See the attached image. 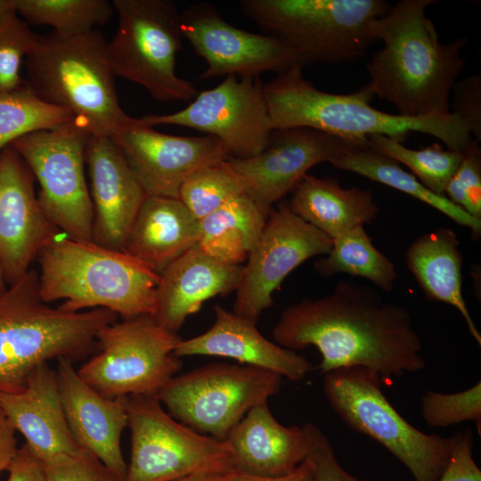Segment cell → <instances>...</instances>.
Returning a JSON list of instances; mask_svg holds the SVG:
<instances>
[{
	"instance_id": "6da1fadb",
	"label": "cell",
	"mask_w": 481,
	"mask_h": 481,
	"mask_svg": "<svg viewBox=\"0 0 481 481\" xmlns=\"http://www.w3.org/2000/svg\"><path fill=\"white\" fill-rule=\"evenodd\" d=\"M272 334L276 344L289 350L316 347L322 374L360 367L387 384L426 366L409 310L349 281H338L321 298H305L286 307Z\"/></svg>"
},
{
	"instance_id": "7a4b0ae2",
	"label": "cell",
	"mask_w": 481,
	"mask_h": 481,
	"mask_svg": "<svg viewBox=\"0 0 481 481\" xmlns=\"http://www.w3.org/2000/svg\"><path fill=\"white\" fill-rule=\"evenodd\" d=\"M435 3L399 1L372 24V37L382 41L383 47L366 64V86L402 116L450 114L452 91L465 68L461 51L467 38L440 41L425 13Z\"/></svg>"
},
{
	"instance_id": "3957f363",
	"label": "cell",
	"mask_w": 481,
	"mask_h": 481,
	"mask_svg": "<svg viewBox=\"0 0 481 481\" xmlns=\"http://www.w3.org/2000/svg\"><path fill=\"white\" fill-rule=\"evenodd\" d=\"M295 64L263 86L273 130L309 127L344 139L365 142L373 135L403 143L412 132L432 135L454 151H464L475 140L456 114L406 117L373 108V94L365 86L339 94L316 88Z\"/></svg>"
},
{
	"instance_id": "277c9868",
	"label": "cell",
	"mask_w": 481,
	"mask_h": 481,
	"mask_svg": "<svg viewBox=\"0 0 481 481\" xmlns=\"http://www.w3.org/2000/svg\"><path fill=\"white\" fill-rule=\"evenodd\" d=\"M118 317L105 308L69 312L51 306L41 298L37 272L30 269L0 296V393L23 390L42 363L89 355L101 329Z\"/></svg>"
},
{
	"instance_id": "5b68a950",
	"label": "cell",
	"mask_w": 481,
	"mask_h": 481,
	"mask_svg": "<svg viewBox=\"0 0 481 481\" xmlns=\"http://www.w3.org/2000/svg\"><path fill=\"white\" fill-rule=\"evenodd\" d=\"M39 293L47 304L81 312L105 308L122 319L152 315L160 274L123 251L92 240L56 238L39 253Z\"/></svg>"
},
{
	"instance_id": "8992f818",
	"label": "cell",
	"mask_w": 481,
	"mask_h": 481,
	"mask_svg": "<svg viewBox=\"0 0 481 481\" xmlns=\"http://www.w3.org/2000/svg\"><path fill=\"white\" fill-rule=\"evenodd\" d=\"M26 69V85L69 111L92 135L111 137L132 119L119 104L108 42L99 30L41 37L27 56Z\"/></svg>"
},
{
	"instance_id": "52a82bcc",
	"label": "cell",
	"mask_w": 481,
	"mask_h": 481,
	"mask_svg": "<svg viewBox=\"0 0 481 481\" xmlns=\"http://www.w3.org/2000/svg\"><path fill=\"white\" fill-rule=\"evenodd\" d=\"M240 6L266 35L293 49L305 66L360 59L375 41L373 22L389 10L384 0H241Z\"/></svg>"
},
{
	"instance_id": "ba28073f",
	"label": "cell",
	"mask_w": 481,
	"mask_h": 481,
	"mask_svg": "<svg viewBox=\"0 0 481 481\" xmlns=\"http://www.w3.org/2000/svg\"><path fill=\"white\" fill-rule=\"evenodd\" d=\"M327 400L350 428L382 444L415 481H437L452 450V437L426 434L411 425L388 402L380 378L360 367L323 374Z\"/></svg>"
},
{
	"instance_id": "9c48e42d",
	"label": "cell",
	"mask_w": 481,
	"mask_h": 481,
	"mask_svg": "<svg viewBox=\"0 0 481 481\" xmlns=\"http://www.w3.org/2000/svg\"><path fill=\"white\" fill-rule=\"evenodd\" d=\"M118 26L108 43L115 77L135 83L161 102L190 101L199 91L175 72L182 46L181 12L169 0H113Z\"/></svg>"
},
{
	"instance_id": "30bf717a",
	"label": "cell",
	"mask_w": 481,
	"mask_h": 481,
	"mask_svg": "<svg viewBox=\"0 0 481 481\" xmlns=\"http://www.w3.org/2000/svg\"><path fill=\"white\" fill-rule=\"evenodd\" d=\"M181 339L151 315L116 321L101 329L98 354L77 371L109 398L157 395L183 365L175 355Z\"/></svg>"
},
{
	"instance_id": "8fae6325",
	"label": "cell",
	"mask_w": 481,
	"mask_h": 481,
	"mask_svg": "<svg viewBox=\"0 0 481 481\" xmlns=\"http://www.w3.org/2000/svg\"><path fill=\"white\" fill-rule=\"evenodd\" d=\"M130 461L125 481H173L197 473H231L225 440L199 433L174 419L157 395L127 397Z\"/></svg>"
},
{
	"instance_id": "7c38bea8",
	"label": "cell",
	"mask_w": 481,
	"mask_h": 481,
	"mask_svg": "<svg viewBox=\"0 0 481 481\" xmlns=\"http://www.w3.org/2000/svg\"><path fill=\"white\" fill-rule=\"evenodd\" d=\"M282 379L253 366L211 363L175 375L157 396L179 422L224 440L249 410L280 391Z\"/></svg>"
},
{
	"instance_id": "4fadbf2b",
	"label": "cell",
	"mask_w": 481,
	"mask_h": 481,
	"mask_svg": "<svg viewBox=\"0 0 481 481\" xmlns=\"http://www.w3.org/2000/svg\"><path fill=\"white\" fill-rule=\"evenodd\" d=\"M90 133L73 118L23 135L11 145L39 184L37 200L47 218L69 238L92 240L94 209L85 175Z\"/></svg>"
},
{
	"instance_id": "5bb4252c",
	"label": "cell",
	"mask_w": 481,
	"mask_h": 481,
	"mask_svg": "<svg viewBox=\"0 0 481 481\" xmlns=\"http://www.w3.org/2000/svg\"><path fill=\"white\" fill-rule=\"evenodd\" d=\"M258 77H225L218 86L199 92L185 108L169 114L137 118L148 126H179L219 139L231 159H248L269 143L273 128Z\"/></svg>"
},
{
	"instance_id": "9a60e30c",
	"label": "cell",
	"mask_w": 481,
	"mask_h": 481,
	"mask_svg": "<svg viewBox=\"0 0 481 481\" xmlns=\"http://www.w3.org/2000/svg\"><path fill=\"white\" fill-rule=\"evenodd\" d=\"M332 240L304 221L281 201L272 208L261 235L249 252L232 312L255 322L273 305V294L295 268L327 255Z\"/></svg>"
},
{
	"instance_id": "2e32d148",
	"label": "cell",
	"mask_w": 481,
	"mask_h": 481,
	"mask_svg": "<svg viewBox=\"0 0 481 481\" xmlns=\"http://www.w3.org/2000/svg\"><path fill=\"white\" fill-rule=\"evenodd\" d=\"M368 144L369 140L351 141L309 127L276 129L260 153L228 163L241 178L245 194L268 216L273 205L292 192L312 167Z\"/></svg>"
},
{
	"instance_id": "e0dca14e",
	"label": "cell",
	"mask_w": 481,
	"mask_h": 481,
	"mask_svg": "<svg viewBox=\"0 0 481 481\" xmlns=\"http://www.w3.org/2000/svg\"><path fill=\"white\" fill-rule=\"evenodd\" d=\"M181 30L183 37L207 62L201 78L258 77L268 71L282 73L295 64L305 67L284 42L234 27L208 3L195 4L181 12Z\"/></svg>"
},
{
	"instance_id": "ac0fdd59",
	"label": "cell",
	"mask_w": 481,
	"mask_h": 481,
	"mask_svg": "<svg viewBox=\"0 0 481 481\" xmlns=\"http://www.w3.org/2000/svg\"><path fill=\"white\" fill-rule=\"evenodd\" d=\"M147 196L178 199L186 178L198 169L230 158L216 137L179 136L160 133L137 118L110 137Z\"/></svg>"
},
{
	"instance_id": "d6986e66",
	"label": "cell",
	"mask_w": 481,
	"mask_h": 481,
	"mask_svg": "<svg viewBox=\"0 0 481 481\" xmlns=\"http://www.w3.org/2000/svg\"><path fill=\"white\" fill-rule=\"evenodd\" d=\"M35 177L12 145L0 152V262L12 286L61 230L41 209Z\"/></svg>"
},
{
	"instance_id": "ffe728a7",
	"label": "cell",
	"mask_w": 481,
	"mask_h": 481,
	"mask_svg": "<svg viewBox=\"0 0 481 481\" xmlns=\"http://www.w3.org/2000/svg\"><path fill=\"white\" fill-rule=\"evenodd\" d=\"M86 164L94 209L92 241L122 251L147 194L109 136L90 135L86 146Z\"/></svg>"
},
{
	"instance_id": "44dd1931",
	"label": "cell",
	"mask_w": 481,
	"mask_h": 481,
	"mask_svg": "<svg viewBox=\"0 0 481 481\" xmlns=\"http://www.w3.org/2000/svg\"><path fill=\"white\" fill-rule=\"evenodd\" d=\"M55 373L64 415L77 444L125 479L127 464L120 441L128 426L127 397L102 395L79 377L69 359L57 360Z\"/></svg>"
},
{
	"instance_id": "7402d4cb",
	"label": "cell",
	"mask_w": 481,
	"mask_h": 481,
	"mask_svg": "<svg viewBox=\"0 0 481 481\" xmlns=\"http://www.w3.org/2000/svg\"><path fill=\"white\" fill-rule=\"evenodd\" d=\"M215 321L205 332L181 339L175 349L177 357L205 355L233 359L280 374L292 381L304 379L314 367L297 351L284 348L264 337L257 322L221 306L214 307Z\"/></svg>"
},
{
	"instance_id": "603a6c76",
	"label": "cell",
	"mask_w": 481,
	"mask_h": 481,
	"mask_svg": "<svg viewBox=\"0 0 481 481\" xmlns=\"http://www.w3.org/2000/svg\"><path fill=\"white\" fill-rule=\"evenodd\" d=\"M242 271V265L221 263L195 246L160 273L151 316L165 329L177 333L206 300L236 290Z\"/></svg>"
},
{
	"instance_id": "cb8c5ba5",
	"label": "cell",
	"mask_w": 481,
	"mask_h": 481,
	"mask_svg": "<svg viewBox=\"0 0 481 481\" xmlns=\"http://www.w3.org/2000/svg\"><path fill=\"white\" fill-rule=\"evenodd\" d=\"M0 408L41 459L81 449L69 428L55 370L48 363L33 371L23 390L0 393Z\"/></svg>"
},
{
	"instance_id": "d4e9b609",
	"label": "cell",
	"mask_w": 481,
	"mask_h": 481,
	"mask_svg": "<svg viewBox=\"0 0 481 481\" xmlns=\"http://www.w3.org/2000/svg\"><path fill=\"white\" fill-rule=\"evenodd\" d=\"M224 440L233 454L234 472L244 475H286L306 460L307 452L303 428L281 425L268 403L249 410Z\"/></svg>"
},
{
	"instance_id": "484cf974",
	"label": "cell",
	"mask_w": 481,
	"mask_h": 481,
	"mask_svg": "<svg viewBox=\"0 0 481 481\" xmlns=\"http://www.w3.org/2000/svg\"><path fill=\"white\" fill-rule=\"evenodd\" d=\"M200 224L179 199L147 196L129 230L122 251L160 274L197 246Z\"/></svg>"
},
{
	"instance_id": "4316f807",
	"label": "cell",
	"mask_w": 481,
	"mask_h": 481,
	"mask_svg": "<svg viewBox=\"0 0 481 481\" xmlns=\"http://www.w3.org/2000/svg\"><path fill=\"white\" fill-rule=\"evenodd\" d=\"M292 192L290 209L331 240L371 223L379 212L370 190L344 188L333 177L306 174Z\"/></svg>"
},
{
	"instance_id": "83f0119b",
	"label": "cell",
	"mask_w": 481,
	"mask_h": 481,
	"mask_svg": "<svg viewBox=\"0 0 481 481\" xmlns=\"http://www.w3.org/2000/svg\"><path fill=\"white\" fill-rule=\"evenodd\" d=\"M406 265L428 299L456 308L469 334L481 346V334L462 294V255L456 233L436 228L418 237L407 249Z\"/></svg>"
},
{
	"instance_id": "f1b7e54d",
	"label": "cell",
	"mask_w": 481,
	"mask_h": 481,
	"mask_svg": "<svg viewBox=\"0 0 481 481\" xmlns=\"http://www.w3.org/2000/svg\"><path fill=\"white\" fill-rule=\"evenodd\" d=\"M266 218L248 195L240 194L199 221L197 246L216 261L240 265L257 242Z\"/></svg>"
},
{
	"instance_id": "f546056e",
	"label": "cell",
	"mask_w": 481,
	"mask_h": 481,
	"mask_svg": "<svg viewBox=\"0 0 481 481\" xmlns=\"http://www.w3.org/2000/svg\"><path fill=\"white\" fill-rule=\"evenodd\" d=\"M331 164L339 169L354 172L404 192L431 206L459 225L469 228L476 238L481 234V219L469 215L444 195L431 192L395 160L373 149L370 143L340 156Z\"/></svg>"
},
{
	"instance_id": "4dcf8cb0",
	"label": "cell",
	"mask_w": 481,
	"mask_h": 481,
	"mask_svg": "<svg viewBox=\"0 0 481 481\" xmlns=\"http://www.w3.org/2000/svg\"><path fill=\"white\" fill-rule=\"evenodd\" d=\"M314 269L322 277L342 273L364 278L386 292L397 278L395 264L375 248L363 225L333 239L330 252L314 263Z\"/></svg>"
},
{
	"instance_id": "1f68e13d",
	"label": "cell",
	"mask_w": 481,
	"mask_h": 481,
	"mask_svg": "<svg viewBox=\"0 0 481 481\" xmlns=\"http://www.w3.org/2000/svg\"><path fill=\"white\" fill-rule=\"evenodd\" d=\"M16 13L35 25H47L53 33L76 37L105 25L114 7L107 0H12Z\"/></svg>"
},
{
	"instance_id": "d6a6232c",
	"label": "cell",
	"mask_w": 481,
	"mask_h": 481,
	"mask_svg": "<svg viewBox=\"0 0 481 481\" xmlns=\"http://www.w3.org/2000/svg\"><path fill=\"white\" fill-rule=\"evenodd\" d=\"M73 118L66 110L42 100L26 84L0 94V152L23 135L57 127Z\"/></svg>"
},
{
	"instance_id": "836d02e7",
	"label": "cell",
	"mask_w": 481,
	"mask_h": 481,
	"mask_svg": "<svg viewBox=\"0 0 481 481\" xmlns=\"http://www.w3.org/2000/svg\"><path fill=\"white\" fill-rule=\"evenodd\" d=\"M368 140L373 149L409 167L422 184L439 195H444L463 156V151L445 150L438 143L412 150L399 140L382 135H371Z\"/></svg>"
},
{
	"instance_id": "e575fe53",
	"label": "cell",
	"mask_w": 481,
	"mask_h": 481,
	"mask_svg": "<svg viewBox=\"0 0 481 481\" xmlns=\"http://www.w3.org/2000/svg\"><path fill=\"white\" fill-rule=\"evenodd\" d=\"M242 193L244 183L227 159L203 167L189 175L180 187L178 199L200 221Z\"/></svg>"
},
{
	"instance_id": "d590c367",
	"label": "cell",
	"mask_w": 481,
	"mask_h": 481,
	"mask_svg": "<svg viewBox=\"0 0 481 481\" xmlns=\"http://www.w3.org/2000/svg\"><path fill=\"white\" fill-rule=\"evenodd\" d=\"M420 411L425 422L433 428H446L474 421L481 433V382L452 394L428 390L422 395Z\"/></svg>"
},
{
	"instance_id": "8d00e7d4",
	"label": "cell",
	"mask_w": 481,
	"mask_h": 481,
	"mask_svg": "<svg viewBox=\"0 0 481 481\" xmlns=\"http://www.w3.org/2000/svg\"><path fill=\"white\" fill-rule=\"evenodd\" d=\"M40 38L16 12L0 23V94L15 91L26 84L20 77L21 61Z\"/></svg>"
},
{
	"instance_id": "74e56055",
	"label": "cell",
	"mask_w": 481,
	"mask_h": 481,
	"mask_svg": "<svg viewBox=\"0 0 481 481\" xmlns=\"http://www.w3.org/2000/svg\"><path fill=\"white\" fill-rule=\"evenodd\" d=\"M444 196L469 215L481 219V151L477 141L463 151Z\"/></svg>"
},
{
	"instance_id": "f35d334b",
	"label": "cell",
	"mask_w": 481,
	"mask_h": 481,
	"mask_svg": "<svg viewBox=\"0 0 481 481\" xmlns=\"http://www.w3.org/2000/svg\"><path fill=\"white\" fill-rule=\"evenodd\" d=\"M42 461L46 481H125L82 448L74 453L58 454Z\"/></svg>"
},
{
	"instance_id": "ab89813d",
	"label": "cell",
	"mask_w": 481,
	"mask_h": 481,
	"mask_svg": "<svg viewBox=\"0 0 481 481\" xmlns=\"http://www.w3.org/2000/svg\"><path fill=\"white\" fill-rule=\"evenodd\" d=\"M302 428L307 443L306 460L315 481H362L341 467L328 437L319 427L306 423Z\"/></svg>"
},
{
	"instance_id": "60d3db41",
	"label": "cell",
	"mask_w": 481,
	"mask_h": 481,
	"mask_svg": "<svg viewBox=\"0 0 481 481\" xmlns=\"http://www.w3.org/2000/svg\"><path fill=\"white\" fill-rule=\"evenodd\" d=\"M452 94L453 110L451 112L467 124L474 140H481V77L469 76L456 82Z\"/></svg>"
},
{
	"instance_id": "b9f144b4",
	"label": "cell",
	"mask_w": 481,
	"mask_h": 481,
	"mask_svg": "<svg viewBox=\"0 0 481 481\" xmlns=\"http://www.w3.org/2000/svg\"><path fill=\"white\" fill-rule=\"evenodd\" d=\"M449 463L437 481H481V470L473 459V435L469 428L452 436Z\"/></svg>"
},
{
	"instance_id": "7bdbcfd3",
	"label": "cell",
	"mask_w": 481,
	"mask_h": 481,
	"mask_svg": "<svg viewBox=\"0 0 481 481\" xmlns=\"http://www.w3.org/2000/svg\"><path fill=\"white\" fill-rule=\"evenodd\" d=\"M6 481H46L42 459L28 444H23L9 466Z\"/></svg>"
},
{
	"instance_id": "ee69618b",
	"label": "cell",
	"mask_w": 481,
	"mask_h": 481,
	"mask_svg": "<svg viewBox=\"0 0 481 481\" xmlns=\"http://www.w3.org/2000/svg\"><path fill=\"white\" fill-rule=\"evenodd\" d=\"M16 430L0 408V475L7 470L17 451Z\"/></svg>"
},
{
	"instance_id": "f6af8a7d",
	"label": "cell",
	"mask_w": 481,
	"mask_h": 481,
	"mask_svg": "<svg viewBox=\"0 0 481 481\" xmlns=\"http://www.w3.org/2000/svg\"><path fill=\"white\" fill-rule=\"evenodd\" d=\"M231 481H315L306 460L291 472L279 477H257L232 472Z\"/></svg>"
},
{
	"instance_id": "bcb514c9",
	"label": "cell",
	"mask_w": 481,
	"mask_h": 481,
	"mask_svg": "<svg viewBox=\"0 0 481 481\" xmlns=\"http://www.w3.org/2000/svg\"><path fill=\"white\" fill-rule=\"evenodd\" d=\"M231 473H197L173 481H231Z\"/></svg>"
},
{
	"instance_id": "7dc6e473",
	"label": "cell",
	"mask_w": 481,
	"mask_h": 481,
	"mask_svg": "<svg viewBox=\"0 0 481 481\" xmlns=\"http://www.w3.org/2000/svg\"><path fill=\"white\" fill-rule=\"evenodd\" d=\"M7 282L4 277V270L0 262V296H2L8 289Z\"/></svg>"
}]
</instances>
